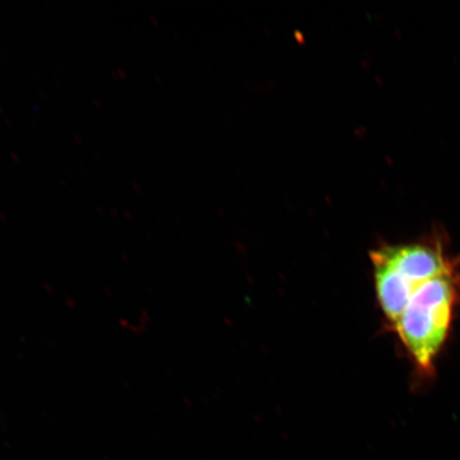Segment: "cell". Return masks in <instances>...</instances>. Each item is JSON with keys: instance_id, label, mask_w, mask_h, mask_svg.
I'll return each mask as SVG.
<instances>
[{"instance_id": "obj_1", "label": "cell", "mask_w": 460, "mask_h": 460, "mask_svg": "<svg viewBox=\"0 0 460 460\" xmlns=\"http://www.w3.org/2000/svg\"><path fill=\"white\" fill-rule=\"evenodd\" d=\"M447 241L445 232L435 230L416 243L383 245L372 252L377 300L393 326L420 286L460 263L448 255Z\"/></svg>"}, {"instance_id": "obj_2", "label": "cell", "mask_w": 460, "mask_h": 460, "mask_svg": "<svg viewBox=\"0 0 460 460\" xmlns=\"http://www.w3.org/2000/svg\"><path fill=\"white\" fill-rule=\"evenodd\" d=\"M460 305V263L412 293L394 330L424 376L447 341L454 312Z\"/></svg>"}]
</instances>
